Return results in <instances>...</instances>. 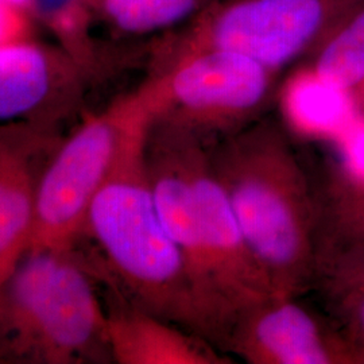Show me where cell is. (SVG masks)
Masks as SVG:
<instances>
[{"label": "cell", "instance_id": "cell-5", "mask_svg": "<svg viewBox=\"0 0 364 364\" xmlns=\"http://www.w3.org/2000/svg\"><path fill=\"white\" fill-rule=\"evenodd\" d=\"M275 72L240 53L154 54L144 88L156 119L216 139L247 126L266 103Z\"/></svg>", "mask_w": 364, "mask_h": 364}, {"label": "cell", "instance_id": "cell-9", "mask_svg": "<svg viewBox=\"0 0 364 364\" xmlns=\"http://www.w3.org/2000/svg\"><path fill=\"white\" fill-rule=\"evenodd\" d=\"M55 124L0 123V291L26 254L39 180L61 142Z\"/></svg>", "mask_w": 364, "mask_h": 364}, {"label": "cell", "instance_id": "cell-14", "mask_svg": "<svg viewBox=\"0 0 364 364\" xmlns=\"http://www.w3.org/2000/svg\"><path fill=\"white\" fill-rule=\"evenodd\" d=\"M313 70L343 90L364 85V0L356 4L309 54Z\"/></svg>", "mask_w": 364, "mask_h": 364}, {"label": "cell", "instance_id": "cell-17", "mask_svg": "<svg viewBox=\"0 0 364 364\" xmlns=\"http://www.w3.org/2000/svg\"><path fill=\"white\" fill-rule=\"evenodd\" d=\"M37 22L14 0H0V49L37 39Z\"/></svg>", "mask_w": 364, "mask_h": 364}, {"label": "cell", "instance_id": "cell-13", "mask_svg": "<svg viewBox=\"0 0 364 364\" xmlns=\"http://www.w3.org/2000/svg\"><path fill=\"white\" fill-rule=\"evenodd\" d=\"M282 107L291 126L313 134L351 129L358 119L353 93L320 77L309 65L289 78Z\"/></svg>", "mask_w": 364, "mask_h": 364}, {"label": "cell", "instance_id": "cell-3", "mask_svg": "<svg viewBox=\"0 0 364 364\" xmlns=\"http://www.w3.org/2000/svg\"><path fill=\"white\" fill-rule=\"evenodd\" d=\"M107 321L73 248L27 251L0 291V352L49 364L111 358Z\"/></svg>", "mask_w": 364, "mask_h": 364}, {"label": "cell", "instance_id": "cell-15", "mask_svg": "<svg viewBox=\"0 0 364 364\" xmlns=\"http://www.w3.org/2000/svg\"><path fill=\"white\" fill-rule=\"evenodd\" d=\"M215 0H100L99 19L117 34L144 36L191 22Z\"/></svg>", "mask_w": 364, "mask_h": 364}, {"label": "cell", "instance_id": "cell-10", "mask_svg": "<svg viewBox=\"0 0 364 364\" xmlns=\"http://www.w3.org/2000/svg\"><path fill=\"white\" fill-rule=\"evenodd\" d=\"M107 340L119 364L234 363L208 340L132 304L108 312Z\"/></svg>", "mask_w": 364, "mask_h": 364}, {"label": "cell", "instance_id": "cell-2", "mask_svg": "<svg viewBox=\"0 0 364 364\" xmlns=\"http://www.w3.org/2000/svg\"><path fill=\"white\" fill-rule=\"evenodd\" d=\"M144 151L146 144L95 196L82 235L97 243L132 305L205 338L181 252L156 209Z\"/></svg>", "mask_w": 364, "mask_h": 364}, {"label": "cell", "instance_id": "cell-6", "mask_svg": "<svg viewBox=\"0 0 364 364\" xmlns=\"http://www.w3.org/2000/svg\"><path fill=\"white\" fill-rule=\"evenodd\" d=\"M362 0H215L154 54L240 53L278 73L309 55Z\"/></svg>", "mask_w": 364, "mask_h": 364}, {"label": "cell", "instance_id": "cell-19", "mask_svg": "<svg viewBox=\"0 0 364 364\" xmlns=\"http://www.w3.org/2000/svg\"><path fill=\"white\" fill-rule=\"evenodd\" d=\"M353 96H355V99H356V100H360V103L364 105V85L360 88V90H359V91L355 92V95H353Z\"/></svg>", "mask_w": 364, "mask_h": 364}, {"label": "cell", "instance_id": "cell-7", "mask_svg": "<svg viewBox=\"0 0 364 364\" xmlns=\"http://www.w3.org/2000/svg\"><path fill=\"white\" fill-rule=\"evenodd\" d=\"M299 297H272L242 314L221 346L250 364L364 362V346Z\"/></svg>", "mask_w": 364, "mask_h": 364}, {"label": "cell", "instance_id": "cell-18", "mask_svg": "<svg viewBox=\"0 0 364 364\" xmlns=\"http://www.w3.org/2000/svg\"><path fill=\"white\" fill-rule=\"evenodd\" d=\"M352 130L351 169L364 173V123L358 124L356 120Z\"/></svg>", "mask_w": 364, "mask_h": 364}, {"label": "cell", "instance_id": "cell-8", "mask_svg": "<svg viewBox=\"0 0 364 364\" xmlns=\"http://www.w3.org/2000/svg\"><path fill=\"white\" fill-rule=\"evenodd\" d=\"M96 81L58 45L36 39L0 49V123L31 120L57 126Z\"/></svg>", "mask_w": 364, "mask_h": 364}, {"label": "cell", "instance_id": "cell-4", "mask_svg": "<svg viewBox=\"0 0 364 364\" xmlns=\"http://www.w3.org/2000/svg\"><path fill=\"white\" fill-rule=\"evenodd\" d=\"M154 119V105L141 84L87 115L60 142L39 180L27 251L75 248L95 196L144 147Z\"/></svg>", "mask_w": 364, "mask_h": 364}, {"label": "cell", "instance_id": "cell-11", "mask_svg": "<svg viewBox=\"0 0 364 364\" xmlns=\"http://www.w3.org/2000/svg\"><path fill=\"white\" fill-rule=\"evenodd\" d=\"M331 317L364 346V242L318 236L312 287Z\"/></svg>", "mask_w": 364, "mask_h": 364}, {"label": "cell", "instance_id": "cell-1", "mask_svg": "<svg viewBox=\"0 0 364 364\" xmlns=\"http://www.w3.org/2000/svg\"><path fill=\"white\" fill-rule=\"evenodd\" d=\"M209 159L254 258L277 297L312 287L317 192L287 132L272 120L210 139Z\"/></svg>", "mask_w": 364, "mask_h": 364}, {"label": "cell", "instance_id": "cell-16", "mask_svg": "<svg viewBox=\"0 0 364 364\" xmlns=\"http://www.w3.org/2000/svg\"><path fill=\"white\" fill-rule=\"evenodd\" d=\"M318 235L364 242V173L338 174L326 192L317 193Z\"/></svg>", "mask_w": 364, "mask_h": 364}, {"label": "cell", "instance_id": "cell-12", "mask_svg": "<svg viewBox=\"0 0 364 364\" xmlns=\"http://www.w3.org/2000/svg\"><path fill=\"white\" fill-rule=\"evenodd\" d=\"M38 26L48 30L66 54L93 77L102 78L114 66V54L93 37L100 0H21Z\"/></svg>", "mask_w": 364, "mask_h": 364}]
</instances>
